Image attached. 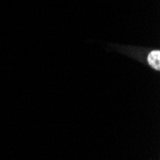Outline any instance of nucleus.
Wrapping results in <instances>:
<instances>
[{"instance_id":"obj_1","label":"nucleus","mask_w":160,"mask_h":160,"mask_svg":"<svg viewBox=\"0 0 160 160\" xmlns=\"http://www.w3.org/2000/svg\"><path fill=\"white\" fill-rule=\"evenodd\" d=\"M148 63L156 71L160 70V51L153 50L148 56Z\"/></svg>"}]
</instances>
